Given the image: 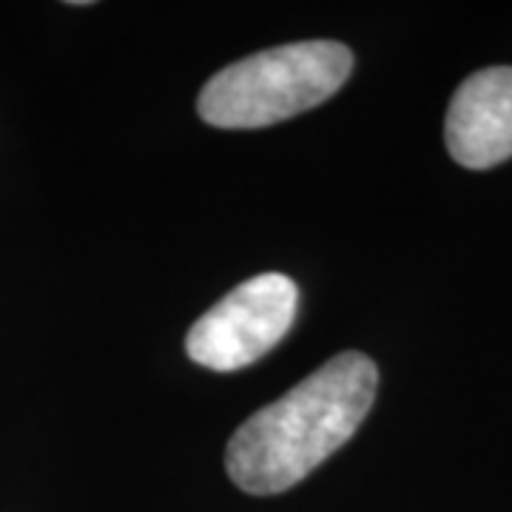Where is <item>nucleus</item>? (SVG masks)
Returning <instances> with one entry per match:
<instances>
[{
    "mask_svg": "<svg viewBox=\"0 0 512 512\" xmlns=\"http://www.w3.org/2000/svg\"><path fill=\"white\" fill-rule=\"evenodd\" d=\"M379 387L376 362L345 350L262 407L228 441L225 467L239 490H291L359 430Z\"/></svg>",
    "mask_w": 512,
    "mask_h": 512,
    "instance_id": "nucleus-1",
    "label": "nucleus"
},
{
    "mask_svg": "<svg viewBox=\"0 0 512 512\" xmlns=\"http://www.w3.org/2000/svg\"><path fill=\"white\" fill-rule=\"evenodd\" d=\"M353 55L336 40H302L225 66L202 86L197 111L208 126L265 128L322 106L345 86Z\"/></svg>",
    "mask_w": 512,
    "mask_h": 512,
    "instance_id": "nucleus-2",
    "label": "nucleus"
},
{
    "mask_svg": "<svg viewBox=\"0 0 512 512\" xmlns=\"http://www.w3.org/2000/svg\"><path fill=\"white\" fill-rule=\"evenodd\" d=\"M299 288L285 274H259L237 285L188 330L185 350L194 365L234 373L274 350L291 330Z\"/></svg>",
    "mask_w": 512,
    "mask_h": 512,
    "instance_id": "nucleus-3",
    "label": "nucleus"
},
{
    "mask_svg": "<svg viewBox=\"0 0 512 512\" xmlns=\"http://www.w3.org/2000/svg\"><path fill=\"white\" fill-rule=\"evenodd\" d=\"M447 151L458 165L484 171L512 157V66L470 74L444 120Z\"/></svg>",
    "mask_w": 512,
    "mask_h": 512,
    "instance_id": "nucleus-4",
    "label": "nucleus"
}]
</instances>
